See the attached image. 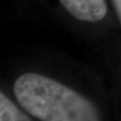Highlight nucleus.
Instances as JSON below:
<instances>
[{
	"label": "nucleus",
	"mask_w": 121,
	"mask_h": 121,
	"mask_svg": "<svg viewBox=\"0 0 121 121\" xmlns=\"http://www.w3.org/2000/svg\"><path fill=\"white\" fill-rule=\"evenodd\" d=\"M112 2H113V7L116 9L117 16L121 22V0H112Z\"/></svg>",
	"instance_id": "4"
},
{
	"label": "nucleus",
	"mask_w": 121,
	"mask_h": 121,
	"mask_svg": "<svg viewBox=\"0 0 121 121\" xmlns=\"http://www.w3.org/2000/svg\"><path fill=\"white\" fill-rule=\"evenodd\" d=\"M73 17L83 22H99L107 13L105 0H60Z\"/></svg>",
	"instance_id": "2"
},
{
	"label": "nucleus",
	"mask_w": 121,
	"mask_h": 121,
	"mask_svg": "<svg viewBox=\"0 0 121 121\" xmlns=\"http://www.w3.org/2000/svg\"><path fill=\"white\" fill-rule=\"evenodd\" d=\"M13 92L19 104L40 121H100L89 100L47 76L24 74L16 80Z\"/></svg>",
	"instance_id": "1"
},
{
	"label": "nucleus",
	"mask_w": 121,
	"mask_h": 121,
	"mask_svg": "<svg viewBox=\"0 0 121 121\" xmlns=\"http://www.w3.org/2000/svg\"><path fill=\"white\" fill-rule=\"evenodd\" d=\"M0 121H31L13 101L0 91Z\"/></svg>",
	"instance_id": "3"
}]
</instances>
